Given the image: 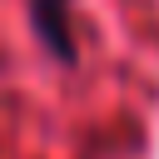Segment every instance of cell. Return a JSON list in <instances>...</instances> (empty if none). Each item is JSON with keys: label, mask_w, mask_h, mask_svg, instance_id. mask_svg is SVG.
Instances as JSON below:
<instances>
[{"label": "cell", "mask_w": 159, "mask_h": 159, "mask_svg": "<svg viewBox=\"0 0 159 159\" xmlns=\"http://www.w3.org/2000/svg\"><path fill=\"white\" fill-rule=\"evenodd\" d=\"M30 25L40 45L55 60H75V25H70V0H30Z\"/></svg>", "instance_id": "obj_1"}]
</instances>
